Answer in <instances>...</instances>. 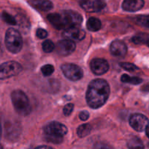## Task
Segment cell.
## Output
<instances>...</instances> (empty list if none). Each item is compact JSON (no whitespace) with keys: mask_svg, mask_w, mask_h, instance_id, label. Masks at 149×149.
<instances>
[{"mask_svg":"<svg viewBox=\"0 0 149 149\" xmlns=\"http://www.w3.org/2000/svg\"><path fill=\"white\" fill-rule=\"evenodd\" d=\"M110 86L105 80L97 79L91 81L86 92V101L92 109L100 108L106 103L110 95Z\"/></svg>","mask_w":149,"mask_h":149,"instance_id":"cell-1","label":"cell"},{"mask_svg":"<svg viewBox=\"0 0 149 149\" xmlns=\"http://www.w3.org/2000/svg\"><path fill=\"white\" fill-rule=\"evenodd\" d=\"M48 20L58 30L78 27L83 21L81 15L77 12L72 10H66L60 13H51L48 15Z\"/></svg>","mask_w":149,"mask_h":149,"instance_id":"cell-2","label":"cell"},{"mask_svg":"<svg viewBox=\"0 0 149 149\" xmlns=\"http://www.w3.org/2000/svg\"><path fill=\"white\" fill-rule=\"evenodd\" d=\"M67 133V127L60 122H50L44 128L45 141L55 144L61 143L63 141V137Z\"/></svg>","mask_w":149,"mask_h":149,"instance_id":"cell-3","label":"cell"},{"mask_svg":"<svg viewBox=\"0 0 149 149\" xmlns=\"http://www.w3.org/2000/svg\"><path fill=\"white\" fill-rule=\"evenodd\" d=\"M11 100L14 109L19 114L28 115L31 112L29 100L26 95L21 90H15L11 94Z\"/></svg>","mask_w":149,"mask_h":149,"instance_id":"cell-4","label":"cell"},{"mask_svg":"<svg viewBox=\"0 0 149 149\" xmlns=\"http://www.w3.org/2000/svg\"><path fill=\"white\" fill-rule=\"evenodd\" d=\"M5 45L7 49L13 53H18L21 50L23 39L18 31L13 28L7 29L5 35Z\"/></svg>","mask_w":149,"mask_h":149,"instance_id":"cell-5","label":"cell"},{"mask_svg":"<svg viewBox=\"0 0 149 149\" xmlns=\"http://www.w3.org/2000/svg\"><path fill=\"white\" fill-rule=\"evenodd\" d=\"M22 66L15 61H8L0 65V79H6L18 75Z\"/></svg>","mask_w":149,"mask_h":149,"instance_id":"cell-6","label":"cell"},{"mask_svg":"<svg viewBox=\"0 0 149 149\" xmlns=\"http://www.w3.org/2000/svg\"><path fill=\"white\" fill-rule=\"evenodd\" d=\"M61 71L68 79L73 81H78L83 76V70L74 64H64L61 66Z\"/></svg>","mask_w":149,"mask_h":149,"instance_id":"cell-7","label":"cell"},{"mask_svg":"<svg viewBox=\"0 0 149 149\" xmlns=\"http://www.w3.org/2000/svg\"><path fill=\"white\" fill-rule=\"evenodd\" d=\"M148 124V119L141 113H134L129 118L130 126L137 132H143L145 130Z\"/></svg>","mask_w":149,"mask_h":149,"instance_id":"cell-8","label":"cell"},{"mask_svg":"<svg viewBox=\"0 0 149 149\" xmlns=\"http://www.w3.org/2000/svg\"><path fill=\"white\" fill-rule=\"evenodd\" d=\"M75 44L72 41L64 39L59 41L55 46L56 52L61 56H67L75 50Z\"/></svg>","mask_w":149,"mask_h":149,"instance_id":"cell-9","label":"cell"},{"mask_svg":"<svg viewBox=\"0 0 149 149\" xmlns=\"http://www.w3.org/2000/svg\"><path fill=\"white\" fill-rule=\"evenodd\" d=\"M91 70L96 75H102L109 70V64L103 58H94L91 61Z\"/></svg>","mask_w":149,"mask_h":149,"instance_id":"cell-10","label":"cell"},{"mask_svg":"<svg viewBox=\"0 0 149 149\" xmlns=\"http://www.w3.org/2000/svg\"><path fill=\"white\" fill-rule=\"evenodd\" d=\"M80 7L89 13H96L100 12L106 6V3L102 0H89L82 1L80 3Z\"/></svg>","mask_w":149,"mask_h":149,"instance_id":"cell-11","label":"cell"},{"mask_svg":"<svg viewBox=\"0 0 149 149\" xmlns=\"http://www.w3.org/2000/svg\"><path fill=\"white\" fill-rule=\"evenodd\" d=\"M63 36L66 39L70 41H80L86 36V32L78 27H73L64 30L62 33Z\"/></svg>","mask_w":149,"mask_h":149,"instance_id":"cell-12","label":"cell"},{"mask_svg":"<svg viewBox=\"0 0 149 149\" xmlns=\"http://www.w3.org/2000/svg\"><path fill=\"white\" fill-rule=\"evenodd\" d=\"M110 50L113 55L117 57H124L127 52V47L122 41L115 40L110 44Z\"/></svg>","mask_w":149,"mask_h":149,"instance_id":"cell-13","label":"cell"},{"mask_svg":"<svg viewBox=\"0 0 149 149\" xmlns=\"http://www.w3.org/2000/svg\"><path fill=\"white\" fill-rule=\"evenodd\" d=\"M144 4L143 0H125L122 3V8L127 12H136L143 8Z\"/></svg>","mask_w":149,"mask_h":149,"instance_id":"cell-14","label":"cell"},{"mask_svg":"<svg viewBox=\"0 0 149 149\" xmlns=\"http://www.w3.org/2000/svg\"><path fill=\"white\" fill-rule=\"evenodd\" d=\"M87 29L91 31H97L101 29V21L98 18L94 17H91L87 21Z\"/></svg>","mask_w":149,"mask_h":149,"instance_id":"cell-15","label":"cell"},{"mask_svg":"<svg viewBox=\"0 0 149 149\" xmlns=\"http://www.w3.org/2000/svg\"><path fill=\"white\" fill-rule=\"evenodd\" d=\"M32 4L34 7L42 11H48L53 9V3L50 1H33Z\"/></svg>","mask_w":149,"mask_h":149,"instance_id":"cell-16","label":"cell"},{"mask_svg":"<svg viewBox=\"0 0 149 149\" xmlns=\"http://www.w3.org/2000/svg\"><path fill=\"white\" fill-rule=\"evenodd\" d=\"M132 42L136 45H146L149 47V34L140 33L132 38Z\"/></svg>","mask_w":149,"mask_h":149,"instance_id":"cell-17","label":"cell"},{"mask_svg":"<svg viewBox=\"0 0 149 149\" xmlns=\"http://www.w3.org/2000/svg\"><path fill=\"white\" fill-rule=\"evenodd\" d=\"M129 149H144V145L141 140L137 137H132L127 142Z\"/></svg>","mask_w":149,"mask_h":149,"instance_id":"cell-18","label":"cell"},{"mask_svg":"<svg viewBox=\"0 0 149 149\" xmlns=\"http://www.w3.org/2000/svg\"><path fill=\"white\" fill-rule=\"evenodd\" d=\"M91 131V126L89 124H83L77 128V135L80 138H84L89 135Z\"/></svg>","mask_w":149,"mask_h":149,"instance_id":"cell-19","label":"cell"},{"mask_svg":"<svg viewBox=\"0 0 149 149\" xmlns=\"http://www.w3.org/2000/svg\"><path fill=\"white\" fill-rule=\"evenodd\" d=\"M121 81L124 83H129L131 84H139L143 81V79L137 77H129L127 74H124L121 77Z\"/></svg>","mask_w":149,"mask_h":149,"instance_id":"cell-20","label":"cell"},{"mask_svg":"<svg viewBox=\"0 0 149 149\" xmlns=\"http://www.w3.org/2000/svg\"><path fill=\"white\" fill-rule=\"evenodd\" d=\"M135 22L139 26L149 29V15H141L135 17Z\"/></svg>","mask_w":149,"mask_h":149,"instance_id":"cell-21","label":"cell"},{"mask_svg":"<svg viewBox=\"0 0 149 149\" xmlns=\"http://www.w3.org/2000/svg\"><path fill=\"white\" fill-rule=\"evenodd\" d=\"M42 50L44 52H46V53H49V52H51L55 49V45H54L52 41L48 39V40L44 41L42 45Z\"/></svg>","mask_w":149,"mask_h":149,"instance_id":"cell-22","label":"cell"},{"mask_svg":"<svg viewBox=\"0 0 149 149\" xmlns=\"http://www.w3.org/2000/svg\"><path fill=\"white\" fill-rule=\"evenodd\" d=\"M1 17H2L3 20L6 22L7 24L16 25V20L13 17V16H12L9 13H6V12H3L2 14H1Z\"/></svg>","mask_w":149,"mask_h":149,"instance_id":"cell-23","label":"cell"},{"mask_svg":"<svg viewBox=\"0 0 149 149\" xmlns=\"http://www.w3.org/2000/svg\"><path fill=\"white\" fill-rule=\"evenodd\" d=\"M41 71H42V74L44 76L48 77V76H51L53 73L54 67L52 65H51V64H47V65H43L41 68Z\"/></svg>","mask_w":149,"mask_h":149,"instance_id":"cell-24","label":"cell"},{"mask_svg":"<svg viewBox=\"0 0 149 149\" xmlns=\"http://www.w3.org/2000/svg\"><path fill=\"white\" fill-rule=\"evenodd\" d=\"M120 66L125 69L126 71H130V72H133V71L139 70L138 67L136 66L134 64L130 63H120Z\"/></svg>","mask_w":149,"mask_h":149,"instance_id":"cell-25","label":"cell"},{"mask_svg":"<svg viewBox=\"0 0 149 149\" xmlns=\"http://www.w3.org/2000/svg\"><path fill=\"white\" fill-rule=\"evenodd\" d=\"M73 109H74V105L72 103H68V104L65 105V106L64 107V109H63V113L66 116H70V114L72 112Z\"/></svg>","mask_w":149,"mask_h":149,"instance_id":"cell-26","label":"cell"},{"mask_svg":"<svg viewBox=\"0 0 149 149\" xmlns=\"http://www.w3.org/2000/svg\"><path fill=\"white\" fill-rule=\"evenodd\" d=\"M36 34H37V36L39 39H45V38L48 36V32H47L45 29H38L37 30Z\"/></svg>","mask_w":149,"mask_h":149,"instance_id":"cell-27","label":"cell"},{"mask_svg":"<svg viewBox=\"0 0 149 149\" xmlns=\"http://www.w3.org/2000/svg\"><path fill=\"white\" fill-rule=\"evenodd\" d=\"M93 149H113L112 147L108 145V144L105 143H99L96 144Z\"/></svg>","mask_w":149,"mask_h":149,"instance_id":"cell-28","label":"cell"},{"mask_svg":"<svg viewBox=\"0 0 149 149\" xmlns=\"http://www.w3.org/2000/svg\"><path fill=\"white\" fill-rule=\"evenodd\" d=\"M79 118L82 121H86L89 118V113L88 111H83L79 114Z\"/></svg>","mask_w":149,"mask_h":149,"instance_id":"cell-29","label":"cell"},{"mask_svg":"<svg viewBox=\"0 0 149 149\" xmlns=\"http://www.w3.org/2000/svg\"><path fill=\"white\" fill-rule=\"evenodd\" d=\"M35 149H54L51 147L49 146H39V147H37Z\"/></svg>","mask_w":149,"mask_h":149,"instance_id":"cell-30","label":"cell"},{"mask_svg":"<svg viewBox=\"0 0 149 149\" xmlns=\"http://www.w3.org/2000/svg\"><path fill=\"white\" fill-rule=\"evenodd\" d=\"M142 90L144 92H149V85L148 84L143 86V88H142Z\"/></svg>","mask_w":149,"mask_h":149,"instance_id":"cell-31","label":"cell"},{"mask_svg":"<svg viewBox=\"0 0 149 149\" xmlns=\"http://www.w3.org/2000/svg\"><path fill=\"white\" fill-rule=\"evenodd\" d=\"M145 133H146V135H147V136H148V138H149V125L147 127H146Z\"/></svg>","mask_w":149,"mask_h":149,"instance_id":"cell-32","label":"cell"},{"mask_svg":"<svg viewBox=\"0 0 149 149\" xmlns=\"http://www.w3.org/2000/svg\"><path fill=\"white\" fill-rule=\"evenodd\" d=\"M1 125H0V138H1Z\"/></svg>","mask_w":149,"mask_h":149,"instance_id":"cell-33","label":"cell"},{"mask_svg":"<svg viewBox=\"0 0 149 149\" xmlns=\"http://www.w3.org/2000/svg\"><path fill=\"white\" fill-rule=\"evenodd\" d=\"M0 149H4V148H3L2 146H1V144H0Z\"/></svg>","mask_w":149,"mask_h":149,"instance_id":"cell-34","label":"cell"}]
</instances>
